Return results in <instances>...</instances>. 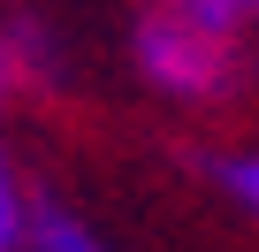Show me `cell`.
I'll return each instance as SVG.
<instances>
[{"label":"cell","mask_w":259,"mask_h":252,"mask_svg":"<svg viewBox=\"0 0 259 252\" xmlns=\"http://www.w3.org/2000/svg\"><path fill=\"white\" fill-rule=\"evenodd\" d=\"M130 61L160 99H221L236 77V31H213L168 0H153L130 23Z\"/></svg>","instance_id":"obj_1"},{"label":"cell","mask_w":259,"mask_h":252,"mask_svg":"<svg viewBox=\"0 0 259 252\" xmlns=\"http://www.w3.org/2000/svg\"><path fill=\"white\" fill-rule=\"evenodd\" d=\"M23 252H114L107 229L69 206V199H31V229H23Z\"/></svg>","instance_id":"obj_2"},{"label":"cell","mask_w":259,"mask_h":252,"mask_svg":"<svg viewBox=\"0 0 259 252\" xmlns=\"http://www.w3.org/2000/svg\"><path fill=\"white\" fill-rule=\"evenodd\" d=\"M213 184L259 222V146H251V153H221V161H213Z\"/></svg>","instance_id":"obj_3"},{"label":"cell","mask_w":259,"mask_h":252,"mask_svg":"<svg viewBox=\"0 0 259 252\" xmlns=\"http://www.w3.org/2000/svg\"><path fill=\"white\" fill-rule=\"evenodd\" d=\"M23 229H31V199H23L8 153H0V252H23Z\"/></svg>","instance_id":"obj_4"},{"label":"cell","mask_w":259,"mask_h":252,"mask_svg":"<svg viewBox=\"0 0 259 252\" xmlns=\"http://www.w3.org/2000/svg\"><path fill=\"white\" fill-rule=\"evenodd\" d=\"M168 8H183V16H198L213 31H236L244 16H259V0H168Z\"/></svg>","instance_id":"obj_5"},{"label":"cell","mask_w":259,"mask_h":252,"mask_svg":"<svg viewBox=\"0 0 259 252\" xmlns=\"http://www.w3.org/2000/svg\"><path fill=\"white\" fill-rule=\"evenodd\" d=\"M8 77H16V46L0 39V92H8Z\"/></svg>","instance_id":"obj_6"}]
</instances>
